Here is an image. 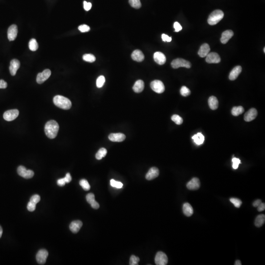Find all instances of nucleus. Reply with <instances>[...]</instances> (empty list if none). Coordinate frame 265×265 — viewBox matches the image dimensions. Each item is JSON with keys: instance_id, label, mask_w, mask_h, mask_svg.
<instances>
[{"instance_id": "f257e3e1", "label": "nucleus", "mask_w": 265, "mask_h": 265, "mask_svg": "<svg viewBox=\"0 0 265 265\" xmlns=\"http://www.w3.org/2000/svg\"><path fill=\"white\" fill-rule=\"evenodd\" d=\"M45 132L48 138L53 139L57 136L58 130L59 125L55 120L48 121L45 125Z\"/></svg>"}, {"instance_id": "f03ea898", "label": "nucleus", "mask_w": 265, "mask_h": 265, "mask_svg": "<svg viewBox=\"0 0 265 265\" xmlns=\"http://www.w3.org/2000/svg\"><path fill=\"white\" fill-rule=\"evenodd\" d=\"M53 102L57 107L63 110H69L72 106L71 102L69 99L61 95L55 96Z\"/></svg>"}, {"instance_id": "7ed1b4c3", "label": "nucleus", "mask_w": 265, "mask_h": 265, "mask_svg": "<svg viewBox=\"0 0 265 265\" xmlns=\"http://www.w3.org/2000/svg\"><path fill=\"white\" fill-rule=\"evenodd\" d=\"M224 17V13L222 10L217 9L212 12L208 19V23L210 25H215L222 20Z\"/></svg>"}, {"instance_id": "20e7f679", "label": "nucleus", "mask_w": 265, "mask_h": 265, "mask_svg": "<svg viewBox=\"0 0 265 265\" xmlns=\"http://www.w3.org/2000/svg\"><path fill=\"white\" fill-rule=\"evenodd\" d=\"M172 68L174 69L179 68V67H183L186 68H191V63L189 61H186L185 59L182 58H177L174 59L171 63Z\"/></svg>"}, {"instance_id": "39448f33", "label": "nucleus", "mask_w": 265, "mask_h": 265, "mask_svg": "<svg viewBox=\"0 0 265 265\" xmlns=\"http://www.w3.org/2000/svg\"><path fill=\"white\" fill-rule=\"evenodd\" d=\"M150 87L153 91L157 94H162L165 90L164 83L162 81L159 80H154L150 83Z\"/></svg>"}, {"instance_id": "423d86ee", "label": "nucleus", "mask_w": 265, "mask_h": 265, "mask_svg": "<svg viewBox=\"0 0 265 265\" xmlns=\"http://www.w3.org/2000/svg\"><path fill=\"white\" fill-rule=\"evenodd\" d=\"M17 173L20 176L25 179H30L34 175V172L32 170H27L24 166H19L17 168Z\"/></svg>"}, {"instance_id": "0eeeda50", "label": "nucleus", "mask_w": 265, "mask_h": 265, "mask_svg": "<svg viewBox=\"0 0 265 265\" xmlns=\"http://www.w3.org/2000/svg\"><path fill=\"white\" fill-rule=\"evenodd\" d=\"M155 262L157 265H167L168 263V258L167 255L162 251H159L156 255Z\"/></svg>"}, {"instance_id": "6e6552de", "label": "nucleus", "mask_w": 265, "mask_h": 265, "mask_svg": "<svg viewBox=\"0 0 265 265\" xmlns=\"http://www.w3.org/2000/svg\"><path fill=\"white\" fill-rule=\"evenodd\" d=\"M19 112L16 109L10 110L7 111L4 114V118L7 121H12L17 118Z\"/></svg>"}, {"instance_id": "1a4fd4ad", "label": "nucleus", "mask_w": 265, "mask_h": 265, "mask_svg": "<svg viewBox=\"0 0 265 265\" xmlns=\"http://www.w3.org/2000/svg\"><path fill=\"white\" fill-rule=\"evenodd\" d=\"M51 75V71L50 70H44L43 72L39 73L37 75V82L39 84L43 83L45 81H46Z\"/></svg>"}, {"instance_id": "9d476101", "label": "nucleus", "mask_w": 265, "mask_h": 265, "mask_svg": "<svg viewBox=\"0 0 265 265\" xmlns=\"http://www.w3.org/2000/svg\"><path fill=\"white\" fill-rule=\"evenodd\" d=\"M48 256V253L45 249H41L39 250L36 256V259L38 264L43 265L46 261Z\"/></svg>"}, {"instance_id": "9b49d317", "label": "nucleus", "mask_w": 265, "mask_h": 265, "mask_svg": "<svg viewBox=\"0 0 265 265\" xmlns=\"http://www.w3.org/2000/svg\"><path fill=\"white\" fill-rule=\"evenodd\" d=\"M206 57V61L207 63H218L221 62V58L217 53L215 52L209 53Z\"/></svg>"}, {"instance_id": "f8f14e48", "label": "nucleus", "mask_w": 265, "mask_h": 265, "mask_svg": "<svg viewBox=\"0 0 265 265\" xmlns=\"http://www.w3.org/2000/svg\"><path fill=\"white\" fill-rule=\"evenodd\" d=\"M18 34L17 26L16 25H12L9 27L8 30V38L9 41H12L16 38Z\"/></svg>"}, {"instance_id": "ddd939ff", "label": "nucleus", "mask_w": 265, "mask_h": 265, "mask_svg": "<svg viewBox=\"0 0 265 265\" xmlns=\"http://www.w3.org/2000/svg\"><path fill=\"white\" fill-rule=\"evenodd\" d=\"M200 182L197 178H193L187 184V188L189 190H196L200 189Z\"/></svg>"}, {"instance_id": "4468645a", "label": "nucleus", "mask_w": 265, "mask_h": 265, "mask_svg": "<svg viewBox=\"0 0 265 265\" xmlns=\"http://www.w3.org/2000/svg\"><path fill=\"white\" fill-rule=\"evenodd\" d=\"M20 66V63L18 60L16 59H12L10 62L9 66V71L12 76H15L17 71Z\"/></svg>"}, {"instance_id": "2eb2a0df", "label": "nucleus", "mask_w": 265, "mask_h": 265, "mask_svg": "<svg viewBox=\"0 0 265 265\" xmlns=\"http://www.w3.org/2000/svg\"><path fill=\"white\" fill-rule=\"evenodd\" d=\"M257 115V111L254 108H252L246 113L244 119L246 122H250L256 118Z\"/></svg>"}, {"instance_id": "dca6fc26", "label": "nucleus", "mask_w": 265, "mask_h": 265, "mask_svg": "<svg viewBox=\"0 0 265 265\" xmlns=\"http://www.w3.org/2000/svg\"><path fill=\"white\" fill-rule=\"evenodd\" d=\"M159 175V171L158 168L153 167L149 169L145 176V178L147 180H151L157 178Z\"/></svg>"}, {"instance_id": "f3484780", "label": "nucleus", "mask_w": 265, "mask_h": 265, "mask_svg": "<svg viewBox=\"0 0 265 265\" xmlns=\"http://www.w3.org/2000/svg\"><path fill=\"white\" fill-rule=\"evenodd\" d=\"M109 139L113 142H122L125 140L126 136L122 133H112L109 135Z\"/></svg>"}, {"instance_id": "a211bd4d", "label": "nucleus", "mask_w": 265, "mask_h": 265, "mask_svg": "<svg viewBox=\"0 0 265 265\" xmlns=\"http://www.w3.org/2000/svg\"><path fill=\"white\" fill-rule=\"evenodd\" d=\"M86 200L87 202L91 205L92 208L98 209L100 207L99 203L95 200V196L94 193H90L87 194L86 196Z\"/></svg>"}, {"instance_id": "6ab92c4d", "label": "nucleus", "mask_w": 265, "mask_h": 265, "mask_svg": "<svg viewBox=\"0 0 265 265\" xmlns=\"http://www.w3.org/2000/svg\"><path fill=\"white\" fill-rule=\"evenodd\" d=\"M154 59L159 65H163L166 62V57L162 52H157L154 53Z\"/></svg>"}, {"instance_id": "aec40b11", "label": "nucleus", "mask_w": 265, "mask_h": 265, "mask_svg": "<svg viewBox=\"0 0 265 265\" xmlns=\"http://www.w3.org/2000/svg\"><path fill=\"white\" fill-rule=\"evenodd\" d=\"M82 226V222L81 221L78 220V221H73L71 223L69 228L72 232L73 233H77L78 232Z\"/></svg>"}, {"instance_id": "412c9836", "label": "nucleus", "mask_w": 265, "mask_h": 265, "mask_svg": "<svg viewBox=\"0 0 265 265\" xmlns=\"http://www.w3.org/2000/svg\"><path fill=\"white\" fill-rule=\"evenodd\" d=\"M234 33L232 30H226L223 32L221 38V41L222 44H226L230 39L232 37Z\"/></svg>"}, {"instance_id": "4be33fe9", "label": "nucleus", "mask_w": 265, "mask_h": 265, "mask_svg": "<svg viewBox=\"0 0 265 265\" xmlns=\"http://www.w3.org/2000/svg\"><path fill=\"white\" fill-rule=\"evenodd\" d=\"M242 68L241 66H237L232 70L230 73L229 78L231 81H234L237 78L238 75L241 73Z\"/></svg>"}, {"instance_id": "5701e85b", "label": "nucleus", "mask_w": 265, "mask_h": 265, "mask_svg": "<svg viewBox=\"0 0 265 265\" xmlns=\"http://www.w3.org/2000/svg\"><path fill=\"white\" fill-rule=\"evenodd\" d=\"M210 51L209 45L207 43H204L201 46L200 50L198 51V54L201 58H204L207 56Z\"/></svg>"}, {"instance_id": "b1692460", "label": "nucleus", "mask_w": 265, "mask_h": 265, "mask_svg": "<svg viewBox=\"0 0 265 265\" xmlns=\"http://www.w3.org/2000/svg\"><path fill=\"white\" fill-rule=\"evenodd\" d=\"M132 58L136 62H143L144 59V56L143 52L139 50H136L132 52L131 55Z\"/></svg>"}, {"instance_id": "393cba45", "label": "nucleus", "mask_w": 265, "mask_h": 265, "mask_svg": "<svg viewBox=\"0 0 265 265\" xmlns=\"http://www.w3.org/2000/svg\"><path fill=\"white\" fill-rule=\"evenodd\" d=\"M144 87V83L143 81L139 80L136 82L132 87V90L136 93H140L143 91Z\"/></svg>"}, {"instance_id": "a878e982", "label": "nucleus", "mask_w": 265, "mask_h": 265, "mask_svg": "<svg viewBox=\"0 0 265 265\" xmlns=\"http://www.w3.org/2000/svg\"><path fill=\"white\" fill-rule=\"evenodd\" d=\"M183 213L187 217H191L193 214V210L191 204L189 203H185L183 206Z\"/></svg>"}, {"instance_id": "bb28decb", "label": "nucleus", "mask_w": 265, "mask_h": 265, "mask_svg": "<svg viewBox=\"0 0 265 265\" xmlns=\"http://www.w3.org/2000/svg\"><path fill=\"white\" fill-rule=\"evenodd\" d=\"M208 104L211 110H217L218 106V102L217 98L215 96H211L208 99Z\"/></svg>"}, {"instance_id": "cd10ccee", "label": "nucleus", "mask_w": 265, "mask_h": 265, "mask_svg": "<svg viewBox=\"0 0 265 265\" xmlns=\"http://www.w3.org/2000/svg\"><path fill=\"white\" fill-rule=\"evenodd\" d=\"M192 139H193L194 143L197 145L202 144L205 140L204 136L201 132H198L197 134L193 136L192 137Z\"/></svg>"}, {"instance_id": "c85d7f7f", "label": "nucleus", "mask_w": 265, "mask_h": 265, "mask_svg": "<svg viewBox=\"0 0 265 265\" xmlns=\"http://www.w3.org/2000/svg\"><path fill=\"white\" fill-rule=\"evenodd\" d=\"M265 215H260L258 216L255 219V225L256 227H260L265 224Z\"/></svg>"}, {"instance_id": "c756f323", "label": "nucleus", "mask_w": 265, "mask_h": 265, "mask_svg": "<svg viewBox=\"0 0 265 265\" xmlns=\"http://www.w3.org/2000/svg\"><path fill=\"white\" fill-rule=\"evenodd\" d=\"M244 111V108L242 106H238V107H234L231 110V113L233 115L237 116L239 115L242 114Z\"/></svg>"}, {"instance_id": "7c9ffc66", "label": "nucleus", "mask_w": 265, "mask_h": 265, "mask_svg": "<svg viewBox=\"0 0 265 265\" xmlns=\"http://www.w3.org/2000/svg\"><path fill=\"white\" fill-rule=\"evenodd\" d=\"M107 154V149H105L104 148H101L98 150V151L97 152L95 157H96V159L98 160H100L103 158L105 157Z\"/></svg>"}, {"instance_id": "2f4dec72", "label": "nucleus", "mask_w": 265, "mask_h": 265, "mask_svg": "<svg viewBox=\"0 0 265 265\" xmlns=\"http://www.w3.org/2000/svg\"><path fill=\"white\" fill-rule=\"evenodd\" d=\"M29 47L30 49L32 51H37L38 48V43L37 42L36 39L33 38L30 39L29 43Z\"/></svg>"}, {"instance_id": "473e14b6", "label": "nucleus", "mask_w": 265, "mask_h": 265, "mask_svg": "<svg viewBox=\"0 0 265 265\" xmlns=\"http://www.w3.org/2000/svg\"><path fill=\"white\" fill-rule=\"evenodd\" d=\"M83 59L86 62H94L96 60V58L94 56V55L87 54L84 55L83 56Z\"/></svg>"}, {"instance_id": "72a5a7b5", "label": "nucleus", "mask_w": 265, "mask_h": 265, "mask_svg": "<svg viewBox=\"0 0 265 265\" xmlns=\"http://www.w3.org/2000/svg\"><path fill=\"white\" fill-rule=\"evenodd\" d=\"M80 185L85 191H88L90 189V186L88 181L86 179H82L80 181Z\"/></svg>"}, {"instance_id": "f704fd0d", "label": "nucleus", "mask_w": 265, "mask_h": 265, "mask_svg": "<svg viewBox=\"0 0 265 265\" xmlns=\"http://www.w3.org/2000/svg\"><path fill=\"white\" fill-rule=\"evenodd\" d=\"M129 3L132 8L139 9L141 8V4L140 0H129Z\"/></svg>"}, {"instance_id": "c9c22d12", "label": "nucleus", "mask_w": 265, "mask_h": 265, "mask_svg": "<svg viewBox=\"0 0 265 265\" xmlns=\"http://www.w3.org/2000/svg\"><path fill=\"white\" fill-rule=\"evenodd\" d=\"M171 119L177 125H181L183 122V119L177 115H174L172 116Z\"/></svg>"}, {"instance_id": "e433bc0d", "label": "nucleus", "mask_w": 265, "mask_h": 265, "mask_svg": "<svg viewBox=\"0 0 265 265\" xmlns=\"http://www.w3.org/2000/svg\"><path fill=\"white\" fill-rule=\"evenodd\" d=\"M105 82V78L104 76H100L97 78L96 81V86L98 88H101L103 86Z\"/></svg>"}, {"instance_id": "4c0bfd02", "label": "nucleus", "mask_w": 265, "mask_h": 265, "mask_svg": "<svg viewBox=\"0 0 265 265\" xmlns=\"http://www.w3.org/2000/svg\"><path fill=\"white\" fill-rule=\"evenodd\" d=\"M180 94L182 96L187 97L191 94V91L188 87L183 86L180 90Z\"/></svg>"}, {"instance_id": "58836bf2", "label": "nucleus", "mask_w": 265, "mask_h": 265, "mask_svg": "<svg viewBox=\"0 0 265 265\" xmlns=\"http://www.w3.org/2000/svg\"><path fill=\"white\" fill-rule=\"evenodd\" d=\"M230 201L237 208H240L242 204V201L239 200V199H238V198H231L230 199Z\"/></svg>"}, {"instance_id": "ea45409f", "label": "nucleus", "mask_w": 265, "mask_h": 265, "mask_svg": "<svg viewBox=\"0 0 265 265\" xmlns=\"http://www.w3.org/2000/svg\"><path fill=\"white\" fill-rule=\"evenodd\" d=\"M140 260V259L138 257H136L135 255H132L130 257L129 264L130 265H138Z\"/></svg>"}, {"instance_id": "a19ab883", "label": "nucleus", "mask_w": 265, "mask_h": 265, "mask_svg": "<svg viewBox=\"0 0 265 265\" xmlns=\"http://www.w3.org/2000/svg\"><path fill=\"white\" fill-rule=\"evenodd\" d=\"M110 183H111V185L112 187H115L116 188L121 189L123 186V184L121 182L116 181L114 179H111L110 181Z\"/></svg>"}, {"instance_id": "79ce46f5", "label": "nucleus", "mask_w": 265, "mask_h": 265, "mask_svg": "<svg viewBox=\"0 0 265 265\" xmlns=\"http://www.w3.org/2000/svg\"><path fill=\"white\" fill-rule=\"evenodd\" d=\"M233 165L232 167L234 169H237L238 168V165L241 163V160L238 158H233L232 160Z\"/></svg>"}, {"instance_id": "37998d69", "label": "nucleus", "mask_w": 265, "mask_h": 265, "mask_svg": "<svg viewBox=\"0 0 265 265\" xmlns=\"http://www.w3.org/2000/svg\"><path fill=\"white\" fill-rule=\"evenodd\" d=\"M79 30L82 33H86L90 30V27L87 25H82L79 26Z\"/></svg>"}, {"instance_id": "c03bdc74", "label": "nucleus", "mask_w": 265, "mask_h": 265, "mask_svg": "<svg viewBox=\"0 0 265 265\" xmlns=\"http://www.w3.org/2000/svg\"><path fill=\"white\" fill-rule=\"evenodd\" d=\"M36 204L33 203L30 201V202L28 203V205H27V209L28 211L30 212H33L34 211L36 208Z\"/></svg>"}, {"instance_id": "a18cd8bd", "label": "nucleus", "mask_w": 265, "mask_h": 265, "mask_svg": "<svg viewBox=\"0 0 265 265\" xmlns=\"http://www.w3.org/2000/svg\"><path fill=\"white\" fill-rule=\"evenodd\" d=\"M40 200H41V197L39 195H37V194H35L34 196H33L30 199V201L35 203L36 204L37 203H38Z\"/></svg>"}, {"instance_id": "49530a36", "label": "nucleus", "mask_w": 265, "mask_h": 265, "mask_svg": "<svg viewBox=\"0 0 265 265\" xmlns=\"http://www.w3.org/2000/svg\"><path fill=\"white\" fill-rule=\"evenodd\" d=\"M174 28L175 29V32H179L180 30H182V27L181 26L180 24L179 23L177 22H175V23H174Z\"/></svg>"}, {"instance_id": "de8ad7c7", "label": "nucleus", "mask_w": 265, "mask_h": 265, "mask_svg": "<svg viewBox=\"0 0 265 265\" xmlns=\"http://www.w3.org/2000/svg\"><path fill=\"white\" fill-rule=\"evenodd\" d=\"M92 7L91 3H87V2H83V8L86 11H89Z\"/></svg>"}, {"instance_id": "09e8293b", "label": "nucleus", "mask_w": 265, "mask_h": 265, "mask_svg": "<svg viewBox=\"0 0 265 265\" xmlns=\"http://www.w3.org/2000/svg\"><path fill=\"white\" fill-rule=\"evenodd\" d=\"M162 38L164 41L171 42L172 40L171 37H169L167 34H164L162 35Z\"/></svg>"}, {"instance_id": "8fccbe9b", "label": "nucleus", "mask_w": 265, "mask_h": 265, "mask_svg": "<svg viewBox=\"0 0 265 265\" xmlns=\"http://www.w3.org/2000/svg\"><path fill=\"white\" fill-rule=\"evenodd\" d=\"M57 184H58V185L59 186H61V187H63V186H64L66 184V182L65 181V178H61V179H59L58 180V181H57Z\"/></svg>"}, {"instance_id": "3c124183", "label": "nucleus", "mask_w": 265, "mask_h": 265, "mask_svg": "<svg viewBox=\"0 0 265 265\" xmlns=\"http://www.w3.org/2000/svg\"><path fill=\"white\" fill-rule=\"evenodd\" d=\"M8 86V84L6 83V82L3 80H0V88H6Z\"/></svg>"}, {"instance_id": "603ef678", "label": "nucleus", "mask_w": 265, "mask_h": 265, "mask_svg": "<svg viewBox=\"0 0 265 265\" xmlns=\"http://www.w3.org/2000/svg\"><path fill=\"white\" fill-rule=\"evenodd\" d=\"M64 178H65L66 183H70L71 181L72 180V177L71 176L70 174L69 173H67V174H66L65 177Z\"/></svg>"}, {"instance_id": "864d4df0", "label": "nucleus", "mask_w": 265, "mask_h": 265, "mask_svg": "<svg viewBox=\"0 0 265 265\" xmlns=\"http://www.w3.org/2000/svg\"><path fill=\"white\" fill-rule=\"evenodd\" d=\"M257 207L258 211L259 212L264 211L265 209V204L264 203H261Z\"/></svg>"}, {"instance_id": "5fc2aeb1", "label": "nucleus", "mask_w": 265, "mask_h": 265, "mask_svg": "<svg viewBox=\"0 0 265 265\" xmlns=\"http://www.w3.org/2000/svg\"><path fill=\"white\" fill-rule=\"evenodd\" d=\"M262 203V201L261 200H255L254 202L253 203V206L254 207H257L259 206V205Z\"/></svg>"}, {"instance_id": "6e6d98bb", "label": "nucleus", "mask_w": 265, "mask_h": 265, "mask_svg": "<svg viewBox=\"0 0 265 265\" xmlns=\"http://www.w3.org/2000/svg\"><path fill=\"white\" fill-rule=\"evenodd\" d=\"M235 265H241V262L240 261V260H237L235 263Z\"/></svg>"}, {"instance_id": "4d7b16f0", "label": "nucleus", "mask_w": 265, "mask_h": 265, "mask_svg": "<svg viewBox=\"0 0 265 265\" xmlns=\"http://www.w3.org/2000/svg\"><path fill=\"white\" fill-rule=\"evenodd\" d=\"M2 234H3V229L2 228L1 226H0V238H1Z\"/></svg>"}, {"instance_id": "13d9d810", "label": "nucleus", "mask_w": 265, "mask_h": 265, "mask_svg": "<svg viewBox=\"0 0 265 265\" xmlns=\"http://www.w3.org/2000/svg\"><path fill=\"white\" fill-rule=\"evenodd\" d=\"M264 53H265V48H264Z\"/></svg>"}]
</instances>
